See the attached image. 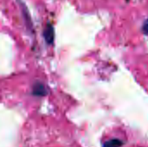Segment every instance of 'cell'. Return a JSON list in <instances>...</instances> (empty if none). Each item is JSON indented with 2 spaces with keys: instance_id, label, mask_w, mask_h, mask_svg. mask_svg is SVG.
Listing matches in <instances>:
<instances>
[{
  "instance_id": "obj_3",
  "label": "cell",
  "mask_w": 148,
  "mask_h": 147,
  "mask_svg": "<svg viewBox=\"0 0 148 147\" xmlns=\"http://www.w3.org/2000/svg\"><path fill=\"white\" fill-rule=\"evenodd\" d=\"M123 146V141H121V139H114L111 140L107 141L104 144V147H121Z\"/></svg>"
},
{
  "instance_id": "obj_2",
  "label": "cell",
  "mask_w": 148,
  "mask_h": 147,
  "mask_svg": "<svg viewBox=\"0 0 148 147\" xmlns=\"http://www.w3.org/2000/svg\"><path fill=\"white\" fill-rule=\"evenodd\" d=\"M33 94L36 96H44L47 94V88L42 82H36L33 86Z\"/></svg>"
},
{
  "instance_id": "obj_1",
  "label": "cell",
  "mask_w": 148,
  "mask_h": 147,
  "mask_svg": "<svg viewBox=\"0 0 148 147\" xmlns=\"http://www.w3.org/2000/svg\"><path fill=\"white\" fill-rule=\"evenodd\" d=\"M54 36H55V31H54L52 25L48 24L43 30V37L46 40L47 43L50 44L54 42V38H55Z\"/></svg>"
},
{
  "instance_id": "obj_4",
  "label": "cell",
  "mask_w": 148,
  "mask_h": 147,
  "mask_svg": "<svg viewBox=\"0 0 148 147\" xmlns=\"http://www.w3.org/2000/svg\"><path fill=\"white\" fill-rule=\"evenodd\" d=\"M143 31L145 34L148 35V20H147L145 23H144V25H143Z\"/></svg>"
}]
</instances>
